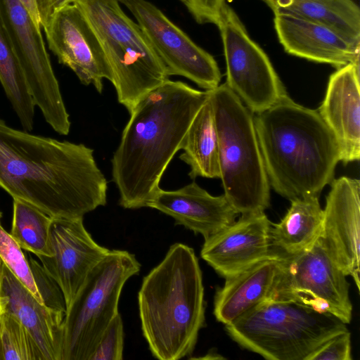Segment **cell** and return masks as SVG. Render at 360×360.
Returning a JSON list of instances; mask_svg holds the SVG:
<instances>
[{"instance_id": "6da1fadb", "label": "cell", "mask_w": 360, "mask_h": 360, "mask_svg": "<svg viewBox=\"0 0 360 360\" xmlns=\"http://www.w3.org/2000/svg\"><path fill=\"white\" fill-rule=\"evenodd\" d=\"M0 187L53 218L83 217L107 201L92 148L14 129L1 118Z\"/></svg>"}, {"instance_id": "7a4b0ae2", "label": "cell", "mask_w": 360, "mask_h": 360, "mask_svg": "<svg viewBox=\"0 0 360 360\" xmlns=\"http://www.w3.org/2000/svg\"><path fill=\"white\" fill-rule=\"evenodd\" d=\"M210 93L167 79L137 102L111 160L122 207H147Z\"/></svg>"}, {"instance_id": "3957f363", "label": "cell", "mask_w": 360, "mask_h": 360, "mask_svg": "<svg viewBox=\"0 0 360 360\" xmlns=\"http://www.w3.org/2000/svg\"><path fill=\"white\" fill-rule=\"evenodd\" d=\"M254 123L270 186L290 201L319 197L334 179L340 153L318 110L288 95L255 115Z\"/></svg>"}, {"instance_id": "277c9868", "label": "cell", "mask_w": 360, "mask_h": 360, "mask_svg": "<svg viewBox=\"0 0 360 360\" xmlns=\"http://www.w3.org/2000/svg\"><path fill=\"white\" fill-rule=\"evenodd\" d=\"M143 335L153 356L192 354L205 323L202 271L194 250L176 243L143 279L138 295Z\"/></svg>"}, {"instance_id": "5b68a950", "label": "cell", "mask_w": 360, "mask_h": 360, "mask_svg": "<svg viewBox=\"0 0 360 360\" xmlns=\"http://www.w3.org/2000/svg\"><path fill=\"white\" fill-rule=\"evenodd\" d=\"M218 138L219 179L226 199L241 214L264 212L270 184L254 114L224 83L210 91Z\"/></svg>"}, {"instance_id": "8992f818", "label": "cell", "mask_w": 360, "mask_h": 360, "mask_svg": "<svg viewBox=\"0 0 360 360\" xmlns=\"http://www.w3.org/2000/svg\"><path fill=\"white\" fill-rule=\"evenodd\" d=\"M225 329L240 346L269 360H307L328 340L347 330L330 314L278 300L262 302Z\"/></svg>"}, {"instance_id": "52a82bcc", "label": "cell", "mask_w": 360, "mask_h": 360, "mask_svg": "<svg viewBox=\"0 0 360 360\" xmlns=\"http://www.w3.org/2000/svg\"><path fill=\"white\" fill-rule=\"evenodd\" d=\"M119 0H75L94 29L111 72L118 102L129 112L145 95L169 79L167 69L138 23Z\"/></svg>"}, {"instance_id": "ba28073f", "label": "cell", "mask_w": 360, "mask_h": 360, "mask_svg": "<svg viewBox=\"0 0 360 360\" xmlns=\"http://www.w3.org/2000/svg\"><path fill=\"white\" fill-rule=\"evenodd\" d=\"M140 268L134 255L110 250L90 271L65 312L62 360L89 359L105 329L119 313L124 283Z\"/></svg>"}, {"instance_id": "9c48e42d", "label": "cell", "mask_w": 360, "mask_h": 360, "mask_svg": "<svg viewBox=\"0 0 360 360\" xmlns=\"http://www.w3.org/2000/svg\"><path fill=\"white\" fill-rule=\"evenodd\" d=\"M279 259L270 300H288L330 314L349 323L352 304L349 283L319 238L302 252Z\"/></svg>"}, {"instance_id": "30bf717a", "label": "cell", "mask_w": 360, "mask_h": 360, "mask_svg": "<svg viewBox=\"0 0 360 360\" xmlns=\"http://www.w3.org/2000/svg\"><path fill=\"white\" fill-rule=\"evenodd\" d=\"M217 25L226 64L225 83L254 115L288 96L269 57L250 38L236 13L226 3Z\"/></svg>"}, {"instance_id": "8fae6325", "label": "cell", "mask_w": 360, "mask_h": 360, "mask_svg": "<svg viewBox=\"0 0 360 360\" xmlns=\"http://www.w3.org/2000/svg\"><path fill=\"white\" fill-rule=\"evenodd\" d=\"M0 15L35 106L55 131L68 135L70 129L69 114L41 28L19 0H0Z\"/></svg>"}, {"instance_id": "7c38bea8", "label": "cell", "mask_w": 360, "mask_h": 360, "mask_svg": "<svg viewBox=\"0 0 360 360\" xmlns=\"http://www.w3.org/2000/svg\"><path fill=\"white\" fill-rule=\"evenodd\" d=\"M131 12L164 63L169 76L179 75L205 91L216 89L221 75L212 55L195 44L147 0H119Z\"/></svg>"}, {"instance_id": "4fadbf2b", "label": "cell", "mask_w": 360, "mask_h": 360, "mask_svg": "<svg viewBox=\"0 0 360 360\" xmlns=\"http://www.w3.org/2000/svg\"><path fill=\"white\" fill-rule=\"evenodd\" d=\"M49 49L84 85L103 90L111 72L100 41L88 19L75 4L56 11L43 27Z\"/></svg>"}, {"instance_id": "5bb4252c", "label": "cell", "mask_w": 360, "mask_h": 360, "mask_svg": "<svg viewBox=\"0 0 360 360\" xmlns=\"http://www.w3.org/2000/svg\"><path fill=\"white\" fill-rule=\"evenodd\" d=\"M50 242L51 256L37 257L61 289L67 310L90 271L110 250L92 238L84 226L83 217L52 218Z\"/></svg>"}, {"instance_id": "9a60e30c", "label": "cell", "mask_w": 360, "mask_h": 360, "mask_svg": "<svg viewBox=\"0 0 360 360\" xmlns=\"http://www.w3.org/2000/svg\"><path fill=\"white\" fill-rule=\"evenodd\" d=\"M330 184L320 238L338 267L353 278L359 290L360 181L341 176Z\"/></svg>"}, {"instance_id": "2e32d148", "label": "cell", "mask_w": 360, "mask_h": 360, "mask_svg": "<svg viewBox=\"0 0 360 360\" xmlns=\"http://www.w3.org/2000/svg\"><path fill=\"white\" fill-rule=\"evenodd\" d=\"M264 212L241 214L238 221L205 239L201 257L226 278L271 257Z\"/></svg>"}, {"instance_id": "e0dca14e", "label": "cell", "mask_w": 360, "mask_h": 360, "mask_svg": "<svg viewBox=\"0 0 360 360\" xmlns=\"http://www.w3.org/2000/svg\"><path fill=\"white\" fill-rule=\"evenodd\" d=\"M274 28L285 52L340 68L359 64L360 41L323 23L292 15L274 14Z\"/></svg>"}, {"instance_id": "ac0fdd59", "label": "cell", "mask_w": 360, "mask_h": 360, "mask_svg": "<svg viewBox=\"0 0 360 360\" xmlns=\"http://www.w3.org/2000/svg\"><path fill=\"white\" fill-rule=\"evenodd\" d=\"M359 64L349 63L329 78L318 112L338 143L340 161L345 165L360 158Z\"/></svg>"}, {"instance_id": "d6986e66", "label": "cell", "mask_w": 360, "mask_h": 360, "mask_svg": "<svg viewBox=\"0 0 360 360\" xmlns=\"http://www.w3.org/2000/svg\"><path fill=\"white\" fill-rule=\"evenodd\" d=\"M147 207L172 217L176 224L204 239L233 224L238 214L224 194L212 195L194 181L176 191L160 188Z\"/></svg>"}, {"instance_id": "ffe728a7", "label": "cell", "mask_w": 360, "mask_h": 360, "mask_svg": "<svg viewBox=\"0 0 360 360\" xmlns=\"http://www.w3.org/2000/svg\"><path fill=\"white\" fill-rule=\"evenodd\" d=\"M0 297L4 309L30 333L44 360H62L65 313L40 303L4 264Z\"/></svg>"}, {"instance_id": "44dd1931", "label": "cell", "mask_w": 360, "mask_h": 360, "mask_svg": "<svg viewBox=\"0 0 360 360\" xmlns=\"http://www.w3.org/2000/svg\"><path fill=\"white\" fill-rule=\"evenodd\" d=\"M279 271L278 258L268 257L225 278L215 294L214 314L224 325L271 298Z\"/></svg>"}, {"instance_id": "7402d4cb", "label": "cell", "mask_w": 360, "mask_h": 360, "mask_svg": "<svg viewBox=\"0 0 360 360\" xmlns=\"http://www.w3.org/2000/svg\"><path fill=\"white\" fill-rule=\"evenodd\" d=\"M290 207L269 229L270 255L276 258L293 256L309 248L321 236L323 210L319 197L290 200Z\"/></svg>"}, {"instance_id": "603a6c76", "label": "cell", "mask_w": 360, "mask_h": 360, "mask_svg": "<svg viewBox=\"0 0 360 360\" xmlns=\"http://www.w3.org/2000/svg\"><path fill=\"white\" fill-rule=\"evenodd\" d=\"M179 158L190 167L191 179H219L218 138L210 96L192 120L181 143Z\"/></svg>"}, {"instance_id": "cb8c5ba5", "label": "cell", "mask_w": 360, "mask_h": 360, "mask_svg": "<svg viewBox=\"0 0 360 360\" xmlns=\"http://www.w3.org/2000/svg\"><path fill=\"white\" fill-rule=\"evenodd\" d=\"M274 13L316 21L360 41V10L352 0H261Z\"/></svg>"}, {"instance_id": "d4e9b609", "label": "cell", "mask_w": 360, "mask_h": 360, "mask_svg": "<svg viewBox=\"0 0 360 360\" xmlns=\"http://www.w3.org/2000/svg\"><path fill=\"white\" fill-rule=\"evenodd\" d=\"M0 82L23 129L32 131L35 105L1 15Z\"/></svg>"}, {"instance_id": "484cf974", "label": "cell", "mask_w": 360, "mask_h": 360, "mask_svg": "<svg viewBox=\"0 0 360 360\" xmlns=\"http://www.w3.org/2000/svg\"><path fill=\"white\" fill-rule=\"evenodd\" d=\"M51 217L35 206L13 199L10 234L19 246L37 257L52 255L50 242Z\"/></svg>"}, {"instance_id": "4316f807", "label": "cell", "mask_w": 360, "mask_h": 360, "mask_svg": "<svg viewBox=\"0 0 360 360\" xmlns=\"http://www.w3.org/2000/svg\"><path fill=\"white\" fill-rule=\"evenodd\" d=\"M0 360H44L25 328L4 308L0 311Z\"/></svg>"}, {"instance_id": "83f0119b", "label": "cell", "mask_w": 360, "mask_h": 360, "mask_svg": "<svg viewBox=\"0 0 360 360\" xmlns=\"http://www.w3.org/2000/svg\"><path fill=\"white\" fill-rule=\"evenodd\" d=\"M0 259L13 276L41 304L43 300L37 289L32 269L22 248L0 224Z\"/></svg>"}, {"instance_id": "f1b7e54d", "label": "cell", "mask_w": 360, "mask_h": 360, "mask_svg": "<svg viewBox=\"0 0 360 360\" xmlns=\"http://www.w3.org/2000/svg\"><path fill=\"white\" fill-rule=\"evenodd\" d=\"M123 347V324L118 313L105 329L89 360H122Z\"/></svg>"}, {"instance_id": "f546056e", "label": "cell", "mask_w": 360, "mask_h": 360, "mask_svg": "<svg viewBox=\"0 0 360 360\" xmlns=\"http://www.w3.org/2000/svg\"><path fill=\"white\" fill-rule=\"evenodd\" d=\"M29 263L44 304L50 308L65 313L66 304L59 285L36 260L30 258Z\"/></svg>"}, {"instance_id": "4dcf8cb0", "label": "cell", "mask_w": 360, "mask_h": 360, "mask_svg": "<svg viewBox=\"0 0 360 360\" xmlns=\"http://www.w3.org/2000/svg\"><path fill=\"white\" fill-rule=\"evenodd\" d=\"M351 351V334L347 330L328 340L307 360H352Z\"/></svg>"}, {"instance_id": "1f68e13d", "label": "cell", "mask_w": 360, "mask_h": 360, "mask_svg": "<svg viewBox=\"0 0 360 360\" xmlns=\"http://www.w3.org/2000/svg\"><path fill=\"white\" fill-rule=\"evenodd\" d=\"M28 11L35 24L43 28L51 16L48 0H19Z\"/></svg>"}, {"instance_id": "d6a6232c", "label": "cell", "mask_w": 360, "mask_h": 360, "mask_svg": "<svg viewBox=\"0 0 360 360\" xmlns=\"http://www.w3.org/2000/svg\"><path fill=\"white\" fill-rule=\"evenodd\" d=\"M75 0H48L51 15L59 8L72 4Z\"/></svg>"}, {"instance_id": "836d02e7", "label": "cell", "mask_w": 360, "mask_h": 360, "mask_svg": "<svg viewBox=\"0 0 360 360\" xmlns=\"http://www.w3.org/2000/svg\"><path fill=\"white\" fill-rule=\"evenodd\" d=\"M2 268H3V262L0 259V287H1V275H2Z\"/></svg>"}, {"instance_id": "e575fe53", "label": "cell", "mask_w": 360, "mask_h": 360, "mask_svg": "<svg viewBox=\"0 0 360 360\" xmlns=\"http://www.w3.org/2000/svg\"><path fill=\"white\" fill-rule=\"evenodd\" d=\"M4 308V303H3V301L1 300V298L0 297V311Z\"/></svg>"}, {"instance_id": "d590c367", "label": "cell", "mask_w": 360, "mask_h": 360, "mask_svg": "<svg viewBox=\"0 0 360 360\" xmlns=\"http://www.w3.org/2000/svg\"><path fill=\"white\" fill-rule=\"evenodd\" d=\"M1 212H0V219H1Z\"/></svg>"}, {"instance_id": "8d00e7d4", "label": "cell", "mask_w": 360, "mask_h": 360, "mask_svg": "<svg viewBox=\"0 0 360 360\" xmlns=\"http://www.w3.org/2000/svg\"><path fill=\"white\" fill-rule=\"evenodd\" d=\"M182 1V0H181Z\"/></svg>"}]
</instances>
